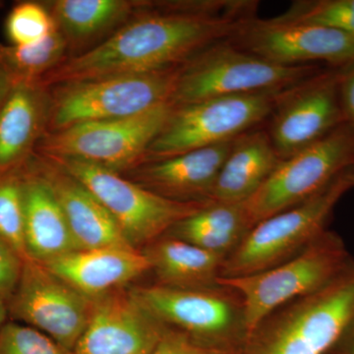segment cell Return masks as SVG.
Here are the masks:
<instances>
[{"label": "cell", "mask_w": 354, "mask_h": 354, "mask_svg": "<svg viewBox=\"0 0 354 354\" xmlns=\"http://www.w3.org/2000/svg\"><path fill=\"white\" fill-rule=\"evenodd\" d=\"M354 165V128L348 122L281 160L259 190L243 202L250 227L301 204Z\"/></svg>", "instance_id": "obj_9"}, {"label": "cell", "mask_w": 354, "mask_h": 354, "mask_svg": "<svg viewBox=\"0 0 354 354\" xmlns=\"http://www.w3.org/2000/svg\"><path fill=\"white\" fill-rule=\"evenodd\" d=\"M339 77L341 68L325 70L279 95L267 132L281 160L346 122L339 97Z\"/></svg>", "instance_id": "obj_13"}, {"label": "cell", "mask_w": 354, "mask_h": 354, "mask_svg": "<svg viewBox=\"0 0 354 354\" xmlns=\"http://www.w3.org/2000/svg\"><path fill=\"white\" fill-rule=\"evenodd\" d=\"M235 140L144 162L127 171L130 180L174 201L211 202L216 178Z\"/></svg>", "instance_id": "obj_17"}, {"label": "cell", "mask_w": 354, "mask_h": 354, "mask_svg": "<svg viewBox=\"0 0 354 354\" xmlns=\"http://www.w3.org/2000/svg\"><path fill=\"white\" fill-rule=\"evenodd\" d=\"M354 324V269L283 305L247 335L241 354H330Z\"/></svg>", "instance_id": "obj_2"}, {"label": "cell", "mask_w": 354, "mask_h": 354, "mask_svg": "<svg viewBox=\"0 0 354 354\" xmlns=\"http://www.w3.org/2000/svg\"><path fill=\"white\" fill-rule=\"evenodd\" d=\"M172 108L171 102H165L131 118L93 121L48 132L34 153L78 160L122 174L143 164L149 146Z\"/></svg>", "instance_id": "obj_8"}, {"label": "cell", "mask_w": 354, "mask_h": 354, "mask_svg": "<svg viewBox=\"0 0 354 354\" xmlns=\"http://www.w3.org/2000/svg\"><path fill=\"white\" fill-rule=\"evenodd\" d=\"M335 351V353H333L354 354V324Z\"/></svg>", "instance_id": "obj_33"}, {"label": "cell", "mask_w": 354, "mask_h": 354, "mask_svg": "<svg viewBox=\"0 0 354 354\" xmlns=\"http://www.w3.org/2000/svg\"><path fill=\"white\" fill-rule=\"evenodd\" d=\"M48 158L87 188L111 214L134 248L167 234L178 221L211 203L174 201L146 189L118 172L78 160Z\"/></svg>", "instance_id": "obj_10"}, {"label": "cell", "mask_w": 354, "mask_h": 354, "mask_svg": "<svg viewBox=\"0 0 354 354\" xmlns=\"http://www.w3.org/2000/svg\"><path fill=\"white\" fill-rule=\"evenodd\" d=\"M180 67L53 86L46 133L131 118L169 102Z\"/></svg>", "instance_id": "obj_6"}, {"label": "cell", "mask_w": 354, "mask_h": 354, "mask_svg": "<svg viewBox=\"0 0 354 354\" xmlns=\"http://www.w3.org/2000/svg\"><path fill=\"white\" fill-rule=\"evenodd\" d=\"M255 7L252 1H146L102 43L67 57L41 81L53 87L183 66L212 44L232 39Z\"/></svg>", "instance_id": "obj_1"}, {"label": "cell", "mask_w": 354, "mask_h": 354, "mask_svg": "<svg viewBox=\"0 0 354 354\" xmlns=\"http://www.w3.org/2000/svg\"><path fill=\"white\" fill-rule=\"evenodd\" d=\"M51 88L0 70V174L22 169L48 131Z\"/></svg>", "instance_id": "obj_16"}, {"label": "cell", "mask_w": 354, "mask_h": 354, "mask_svg": "<svg viewBox=\"0 0 354 354\" xmlns=\"http://www.w3.org/2000/svg\"><path fill=\"white\" fill-rule=\"evenodd\" d=\"M4 29L9 44L24 46L43 41L57 28L44 2L22 1L7 15Z\"/></svg>", "instance_id": "obj_28"}, {"label": "cell", "mask_w": 354, "mask_h": 354, "mask_svg": "<svg viewBox=\"0 0 354 354\" xmlns=\"http://www.w3.org/2000/svg\"><path fill=\"white\" fill-rule=\"evenodd\" d=\"M153 354H239L205 346L176 330L167 328Z\"/></svg>", "instance_id": "obj_31"}, {"label": "cell", "mask_w": 354, "mask_h": 354, "mask_svg": "<svg viewBox=\"0 0 354 354\" xmlns=\"http://www.w3.org/2000/svg\"><path fill=\"white\" fill-rule=\"evenodd\" d=\"M70 57L68 44L62 32L30 46L0 43V70L13 78L43 80L55 67Z\"/></svg>", "instance_id": "obj_25"}, {"label": "cell", "mask_w": 354, "mask_h": 354, "mask_svg": "<svg viewBox=\"0 0 354 354\" xmlns=\"http://www.w3.org/2000/svg\"><path fill=\"white\" fill-rule=\"evenodd\" d=\"M7 314H8L7 305L6 302L0 298V330L3 327L4 324L6 323Z\"/></svg>", "instance_id": "obj_34"}, {"label": "cell", "mask_w": 354, "mask_h": 354, "mask_svg": "<svg viewBox=\"0 0 354 354\" xmlns=\"http://www.w3.org/2000/svg\"><path fill=\"white\" fill-rule=\"evenodd\" d=\"M28 162L50 184L78 250L131 246L111 214L82 184L50 158L34 153Z\"/></svg>", "instance_id": "obj_18"}, {"label": "cell", "mask_w": 354, "mask_h": 354, "mask_svg": "<svg viewBox=\"0 0 354 354\" xmlns=\"http://www.w3.org/2000/svg\"><path fill=\"white\" fill-rule=\"evenodd\" d=\"M44 265L93 300L113 293L151 269L147 254L131 246L72 251Z\"/></svg>", "instance_id": "obj_19"}, {"label": "cell", "mask_w": 354, "mask_h": 354, "mask_svg": "<svg viewBox=\"0 0 354 354\" xmlns=\"http://www.w3.org/2000/svg\"></svg>", "instance_id": "obj_36"}, {"label": "cell", "mask_w": 354, "mask_h": 354, "mask_svg": "<svg viewBox=\"0 0 354 354\" xmlns=\"http://www.w3.org/2000/svg\"><path fill=\"white\" fill-rule=\"evenodd\" d=\"M146 254L162 286L181 288L218 286L216 279L225 258L171 237L158 242Z\"/></svg>", "instance_id": "obj_24"}, {"label": "cell", "mask_w": 354, "mask_h": 354, "mask_svg": "<svg viewBox=\"0 0 354 354\" xmlns=\"http://www.w3.org/2000/svg\"><path fill=\"white\" fill-rule=\"evenodd\" d=\"M23 167L0 174V236L26 259Z\"/></svg>", "instance_id": "obj_26"}, {"label": "cell", "mask_w": 354, "mask_h": 354, "mask_svg": "<svg viewBox=\"0 0 354 354\" xmlns=\"http://www.w3.org/2000/svg\"><path fill=\"white\" fill-rule=\"evenodd\" d=\"M251 230L243 203L211 202L167 232V236L227 257Z\"/></svg>", "instance_id": "obj_23"}, {"label": "cell", "mask_w": 354, "mask_h": 354, "mask_svg": "<svg viewBox=\"0 0 354 354\" xmlns=\"http://www.w3.org/2000/svg\"><path fill=\"white\" fill-rule=\"evenodd\" d=\"M351 169L315 196L254 225L225 258L218 278L257 274L301 253L325 232L335 205L354 187Z\"/></svg>", "instance_id": "obj_5"}, {"label": "cell", "mask_w": 354, "mask_h": 354, "mask_svg": "<svg viewBox=\"0 0 354 354\" xmlns=\"http://www.w3.org/2000/svg\"><path fill=\"white\" fill-rule=\"evenodd\" d=\"M0 354H73L41 330L6 323L0 330Z\"/></svg>", "instance_id": "obj_29"}, {"label": "cell", "mask_w": 354, "mask_h": 354, "mask_svg": "<svg viewBox=\"0 0 354 354\" xmlns=\"http://www.w3.org/2000/svg\"><path fill=\"white\" fill-rule=\"evenodd\" d=\"M281 162L269 134L247 132L234 146L216 178L209 201L239 204L253 196Z\"/></svg>", "instance_id": "obj_22"}, {"label": "cell", "mask_w": 354, "mask_h": 354, "mask_svg": "<svg viewBox=\"0 0 354 354\" xmlns=\"http://www.w3.org/2000/svg\"><path fill=\"white\" fill-rule=\"evenodd\" d=\"M230 41L257 57L288 66L323 62L333 68H342L354 64L353 37L323 26L278 17L252 18Z\"/></svg>", "instance_id": "obj_14"}, {"label": "cell", "mask_w": 354, "mask_h": 354, "mask_svg": "<svg viewBox=\"0 0 354 354\" xmlns=\"http://www.w3.org/2000/svg\"><path fill=\"white\" fill-rule=\"evenodd\" d=\"M339 97L344 118L354 128V64L341 68Z\"/></svg>", "instance_id": "obj_32"}, {"label": "cell", "mask_w": 354, "mask_h": 354, "mask_svg": "<svg viewBox=\"0 0 354 354\" xmlns=\"http://www.w3.org/2000/svg\"><path fill=\"white\" fill-rule=\"evenodd\" d=\"M353 269L344 242L325 230L283 264L249 276L218 278L216 285L230 288L241 298L248 335L283 305L327 288Z\"/></svg>", "instance_id": "obj_3"}, {"label": "cell", "mask_w": 354, "mask_h": 354, "mask_svg": "<svg viewBox=\"0 0 354 354\" xmlns=\"http://www.w3.org/2000/svg\"><path fill=\"white\" fill-rule=\"evenodd\" d=\"M146 1L55 0L44 2L58 31L68 44L70 57L102 43L142 10Z\"/></svg>", "instance_id": "obj_21"}, {"label": "cell", "mask_w": 354, "mask_h": 354, "mask_svg": "<svg viewBox=\"0 0 354 354\" xmlns=\"http://www.w3.org/2000/svg\"><path fill=\"white\" fill-rule=\"evenodd\" d=\"M351 177H353V183H354V165H353V167H351Z\"/></svg>", "instance_id": "obj_35"}, {"label": "cell", "mask_w": 354, "mask_h": 354, "mask_svg": "<svg viewBox=\"0 0 354 354\" xmlns=\"http://www.w3.org/2000/svg\"><path fill=\"white\" fill-rule=\"evenodd\" d=\"M24 259L0 236V298L6 305L19 283Z\"/></svg>", "instance_id": "obj_30"}, {"label": "cell", "mask_w": 354, "mask_h": 354, "mask_svg": "<svg viewBox=\"0 0 354 354\" xmlns=\"http://www.w3.org/2000/svg\"><path fill=\"white\" fill-rule=\"evenodd\" d=\"M133 293L165 325L205 346L241 354L247 337L243 307L230 288L158 285Z\"/></svg>", "instance_id": "obj_11"}, {"label": "cell", "mask_w": 354, "mask_h": 354, "mask_svg": "<svg viewBox=\"0 0 354 354\" xmlns=\"http://www.w3.org/2000/svg\"><path fill=\"white\" fill-rule=\"evenodd\" d=\"M93 305L94 300L46 266L26 258L7 309L13 319L41 330L73 353L87 327Z\"/></svg>", "instance_id": "obj_12"}, {"label": "cell", "mask_w": 354, "mask_h": 354, "mask_svg": "<svg viewBox=\"0 0 354 354\" xmlns=\"http://www.w3.org/2000/svg\"><path fill=\"white\" fill-rule=\"evenodd\" d=\"M281 93L228 95L174 106L143 164L239 138L272 115Z\"/></svg>", "instance_id": "obj_7"}, {"label": "cell", "mask_w": 354, "mask_h": 354, "mask_svg": "<svg viewBox=\"0 0 354 354\" xmlns=\"http://www.w3.org/2000/svg\"><path fill=\"white\" fill-rule=\"evenodd\" d=\"M167 328L133 293L94 300L73 354H153Z\"/></svg>", "instance_id": "obj_15"}, {"label": "cell", "mask_w": 354, "mask_h": 354, "mask_svg": "<svg viewBox=\"0 0 354 354\" xmlns=\"http://www.w3.org/2000/svg\"><path fill=\"white\" fill-rule=\"evenodd\" d=\"M23 198L27 259L44 264L78 250L50 184L29 162L23 167Z\"/></svg>", "instance_id": "obj_20"}, {"label": "cell", "mask_w": 354, "mask_h": 354, "mask_svg": "<svg viewBox=\"0 0 354 354\" xmlns=\"http://www.w3.org/2000/svg\"><path fill=\"white\" fill-rule=\"evenodd\" d=\"M278 18L290 22L323 26L354 38V0L295 1Z\"/></svg>", "instance_id": "obj_27"}, {"label": "cell", "mask_w": 354, "mask_h": 354, "mask_svg": "<svg viewBox=\"0 0 354 354\" xmlns=\"http://www.w3.org/2000/svg\"><path fill=\"white\" fill-rule=\"evenodd\" d=\"M319 72L314 64H274L227 39L212 44L180 67L169 102L178 106L213 97L283 92Z\"/></svg>", "instance_id": "obj_4"}]
</instances>
